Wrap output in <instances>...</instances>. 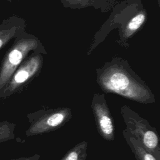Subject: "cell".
Returning a JSON list of instances; mask_svg holds the SVG:
<instances>
[{"label": "cell", "instance_id": "obj_1", "mask_svg": "<svg viewBox=\"0 0 160 160\" xmlns=\"http://www.w3.org/2000/svg\"><path fill=\"white\" fill-rule=\"evenodd\" d=\"M96 82L104 93H112L142 104H152L155 95L128 62L114 57L96 69Z\"/></svg>", "mask_w": 160, "mask_h": 160}, {"label": "cell", "instance_id": "obj_8", "mask_svg": "<svg viewBox=\"0 0 160 160\" xmlns=\"http://www.w3.org/2000/svg\"><path fill=\"white\" fill-rule=\"evenodd\" d=\"M146 20L147 12L142 6H141L131 17L126 24L119 31V44L126 46V42L142 28Z\"/></svg>", "mask_w": 160, "mask_h": 160}, {"label": "cell", "instance_id": "obj_12", "mask_svg": "<svg viewBox=\"0 0 160 160\" xmlns=\"http://www.w3.org/2000/svg\"><path fill=\"white\" fill-rule=\"evenodd\" d=\"M16 124L8 121L0 122V143L4 142L15 138L14 129Z\"/></svg>", "mask_w": 160, "mask_h": 160}, {"label": "cell", "instance_id": "obj_9", "mask_svg": "<svg viewBox=\"0 0 160 160\" xmlns=\"http://www.w3.org/2000/svg\"><path fill=\"white\" fill-rule=\"evenodd\" d=\"M64 7L72 9H82L89 6L107 12L115 5V0H61Z\"/></svg>", "mask_w": 160, "mask_h": 160}, {"label": "cell", "instance_id": "obj_7", "mask_svg": "<svg viewBox=\"0 0 160 160\" xmlns=\"http://www.w3.org/2000/svg\"><path fill=\"white\" fill-rule=\"evenodd\" d=\"M26 26L25 20L16 15L4 19L0 24V49L25 31Z\"/></svg>", "mask_w": 160, "mask_h": 160}, {"label": "cell", "instance_id": "obj_6", "mask_svg": "<svg viewBox=\"0 0 160 160\" xmlns=\"http://www.w3.org/2000/svg\"><path fill=\"white\" fill-rule=\"evenodd\" d=\"M91 108L98 133L104 140L113 141L115 138L114 120L105 98V93H94Z\"/></svg>", "mask_w": 160, "mask_h": 160}, {"label": "cell", "instance_id": "obj_2", "mask_svg": "<svg viewBox=\"0 0 160 160\" xmlns=\"http://www.w3.org/2000/svg\"><path fill=\"white\" fill-rule=\"evenodd\" d=\"M47 54L45 48L35 36L22 32L14 38L12 45L5 53L0 66V94L12 75L24 60L33 51Z\"/></svg>", "mask_w": 160, "mask_h": 160}, {"label": "cell", "instance_id": "obj_10", "mask_svg": "<svg viewBox=\"0 0 160 160\" xmlns=\"http://www.w3.org/2000/svg\"><path fill=\"white\" fill-rule=\"evenodd\" d=\"M124 139L137 160H157L141 142L126 128L122 131Z\"/></svg>", "mask_w": 160, "mask_h": 160}, {"label": "cell", "instance_id": "obj_4", "mask_svg": "<svg viewBox=\"0 0 160 160\" xmlns=\"http://www.w3.org/2000/svg\"><path fill=\"white\" fill-rule=\"evenodd\" d=\"M29 126L26 131V136L31 137L51 132L61 128L72 118L70 108H43L26 116Z\"/></svg>", "mask_w": 160, "mask_h": 160}, {"label": "cell", "instance_id": "obj_5", "mask_svg": "<svg viewBox=\"0 0 160 160\" xmlns=\"http://www.w3.org/2000/svg\"><path fill=\"white\" fill-rule=\"evenodd\" d=\"M44 62L41 51L29 54L16 69L0 94V99H6L17 93L30 83L41 72Z\"/></svg>", "mask_w": 160, "mask_h": 160}, {"label": "cell", "instance_id": "obj_11", "mask_svg": "<svg viewBox=\"0 0 160 160\" xmlns=\"http://www.w3.org/2000/svg\"><path fill=\"white\" fill-rule=\"evenodd\" d=\"M87 149L88 142L81 141L68 151L60 160H86Z\"/></svg>", "mask_w": 160, "mask_h": 160}, {"label": "cell", "instance_id": "obj_13", "mask_svg": "<svg viewBox=\"0 0 160 160\" xmlns=\"http://www.w3.org/2000/svg\"><path fill=\"white\" fill-rule=\"evenodd\" d=\"M41 158V156L39 154H36L33 156H29V157H20L15 159H12L11 160H39Z\"/></svg>", "mask_w": 160, "mask_h": 160}, {"label": "cell", "instance_id": "obj_14", "mask_svg": "<svg viewBox=\"0 0 160 160\" xmlns=\"http://www.w3.org/2000/svg\"><path fill=\"white\" fill-rule=\"evenodd\" d=\"M158 4H159V0H158Z\"/></svg>", "mask_w": 160, "mask_h": 160}, {"label": "cell", "instance_id": "obj_3", "mask_svg": "<svg viewBox=\"0 0 160 160\" xmlns=\"http://www.w3.org/2000/svg\"><path fill=\"white\" fill-rule=\"evenodd\" d=\"M120 112L126 128L157 160H160V142L156 128L126 104L121 106Z\"/></svg>", "mask_w": 160, "mask_h": 160}]
</instances>
